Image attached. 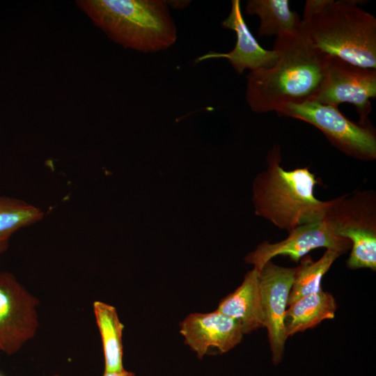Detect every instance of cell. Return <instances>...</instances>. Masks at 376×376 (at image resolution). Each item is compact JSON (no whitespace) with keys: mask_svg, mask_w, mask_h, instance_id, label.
<instances>
[{"mask_svg":"<svg viewBox=\"0 0 376 376\" xmlns=\"http://www.w3.org/2000/svg\"><path fill=\"white\" fill-rule=\"evenodd\" d=\"M274 49L275 63L247 76L246 100L257 113H277L287 104L312 100L324 77L328 55L311 43L302 28L276 36Z\"/></svg>","mask_w":376,"mask_h":376,"instance_id":"1","label":"cell"},{"mask_svg":"<svg viewBox=\"0 0 376 376\" xmlns=\"http://www.w3.org/2000/svg\"><path fill=\"white\" fill-rule=\"evenodd\" d=\"M357 0H307L301 28L327 55L376 70V18Z\"/></svg>","mask_w":376,"mask_h":376,"instance_id":"2","label":"cell"},{"mask_svg":"<svg viewBox=\"0 0 376 376\" xmlns=\"http://www.w3.org/2000/svg\"><path fill=\"white\" fill-rule=\"evenodd\" d=\"M279 145L268 152L267 166L253 185V201L258 216L288 232L295 227L324 218L331 201L314 194L318 184L308 166L285 170L281 166Z\"/></svg>","mask_w":376,"mask_h":376,"instance_id":"3","label":"cell"},{"mask_svg":"<svg viewBox=\"0 0 376 376\" xmlns=\"http://www.w3.org/2000/svg\"><path fill=\"white\" fill-rule=\"evenodd\" d=\"M77 6L113 42L143 53L165 50L177 40L166 1L79 0Z\"/></svg>","mask_w":376,"mask_h":376,"instance_id":"4","label":"cell"},{"mask_svg":"<svg viewBox=\"0 0 376 376\" xmlns=\"http://www.w3.org/2000/svg\"><path fill=\"white\" fill-rule=\"evenodd\" d=\"M325 219L334 233L351 243L350 269L376 270V196L356 191L330 200Z\"/></svg>","mask_w":376,"mask_h":376,"instance_id":"5","label":"cell"},{"mask_svg":"<svg viewBox=\"0 0 376 376\" xmlns=\"http://www.w3.org/2000/svg\"><path fill=\"white\" fill-rule=\"evenodd\" d=\"M277 114L313 125L332 146L350 157L363 161L376 159V132L373 126L352 121L338 107L307 100L287 104Z\"/></svg>","mask_w":376,"mask_h":376,"instance_id":"6","label":"cell"},{"mask_svg":"<svg viewBox=\"0 0 376 376\" xmlns=\"http://www.w3.org/2000/svg\"><path fill=\"white\" fill-rule=\"evenodd\" d=\"M375 97L376 70L328 55L320 87L312 100L336 107L342 103L352 104L359 116V123L368 125L372 109L370 100Z\"/></svg>","mask_w":376,"mask_h":376,"instance_id":"7","label":"cell"},{"mask_svg":"<svg viewBox=\"0 0 376 376\" xmlns=\"http://www.w3.org/2000/svg\"><path fill=\"white\" fill-rule=\"evenodd\" d=\"M38 305L12 273L0 272V352L12 355L36 336Z\"/></svg>","mask_w":376,"mask_h":376,"instance_id":"8","label":"cell"},{"mask_svg":"<svg viewBox=\"0 0 376 376\" xmlns=\"http://www.w3.org/2000/svg\"><path fill=\"white\" fill-rule=\"evenodd\" d=\"M296 272L297 267H281L272 260L267 262L259 270L265 327L267 331L274 364L279 363L283 358L288 337L285 315Z\"/></svg>","mask_w":376,"mask_h":376,"instance_id":"9","label":"cell"},{"mask_svg":"<svg viewBox=\"0 0 376 376\" xmlns=\"http://www.w3.org/2000/svg\"><path fill=\"white\" fill-rule=\"evenodd\" d=\"M324 247L344 253L351 248L350 242L337 236L325 218L299 225L288 231L283 240L260 244L256 250L249 253L245 261L260 270L268 261L277 256H288L297 263L309 251Z\"/></svg>","mask_w":376,"mask_h":376,"instance_id":"10","label":"cell"},{"mask_svg":"<svg viewBox=\"0 0 376 376\" xmlns=\"http://www.w3.org/2000/svg\"><path fill=\"white\" fill-rule=\"evenodd\" d=\"M180 326L185 343L199 359L210 347H216L221 353L228 352L241 342L244 335L237 320L217 310L207 313H191Z\"/></svg>","mask_w":376,"mask_h":376,"instance_id":"11","label":"cell"},{"mask_svg":"<svg viewBox=\"0 0 376 376\" xmlns=\"http://www.w3.org/2000/svg\"><path fill=\"white\" fill-rule=\"evenodd\" d=\"M221 24L236 33L234 49L227 53L209 52L197 58L195 63L210 58H224L239 74L246 69L252 71L269 68L275 63L278 58L276 52L274 49H265L258 44L244 19L239 0L232 1L230 14Z\"/></svg>","mask_w":376,"mask_h":376,"instance_id":"12","label":"cell"},{"mask_svg":"<svg viewBox=\"0 0 376 376\" xmlns=\"http://www.w3.org/2000/svg\"><path fill=\"white\" fill-rule=\"evenodd\" d=\"M217 310L237 320L244 334L265 327L259 270L253 267L249 271L242 284L221 300Z\"/></svg>","mask_w":376,"mask_h":376,"instance_id":"13","label":"cell"},{"mask_svg":"<svg viewBox=\"0 0 376 376\" xmlns=\"http://www.w3.org/2000/svg\"><path fill=\"white\" fill-rule=\"evenodd\" d=\"M288 306L284 321L288 336L313 328L324 320L334 318L336 310L333 295L322 290L304 296Z\"/></svg>","mask_w":376,"mask_h":376,"instance_id":"14","label":"cell"},{"mask_svg":"<svg viewBox=\"0 0 376 376\" xmlns=\"http://www.w3.org/2000/svg\"><path fill=\"white\" fill-rule=\"evenodd\" d=\"M246 12L260 18L258 37L292 33L301 29L299 15L290 8L288 0H249Z\"/></svg>","mask_w":376,"mask_h":376,"instance_id":"15","label":"cell"},{"mask_svg":"<svg viewBox=\"0 0 376 376\" xmlns=\"http://www.w3.org/2000/svg\"><path fill=\"white\" fill-rule=\"evenodd\" d=\"M96 323L100 333L104 357V372H120L123 365V324L120 321L116 309L113 306L101 301L93 304Z\"/></svg>","mask_w":376,"mask_h":376,"instance_id":"16","label":"cell"},{"mask_svg":"<svg viewBox=\"0 0 376 376\" xmlns=\"http://www.w3.org/2000/svg\"><path fill=\"white\" fill-rule=\"evenodd\" d=\"M43 217L40 208L21 199L0 196V255L8 249L10 239L17 230Z\"/></svg>","mask_w":376,"mask_h":376,"instance_id":"17","label":"cell"},{"mask_svg":"<svg viewBox=\"0 0 376 376\" xmlns=\"http://www.w3.org/2000/svg\"><path fill=\"white\" fill-rule=\"evenodd\" d=\"M340 255L336 251L327 249L317 261L313 260L308 256L303 257L299 266L297 267L288 306L304 296L321 291V281L323 276Z\"/></svg>","mask_w":376,"mask_h":376,"instance_id":"18","label":"cell"},{"mask_svg":"<svg viewBox=\"0 0 376 376\" xmlns=\"http://www.w3.org/2000/svg\"><path fill=\"white\" fill-rule=\"evenodd\" d=\"M169 7V6H172L174 8H183L186 7L189 3V1H166Z\"/></svg>","mask_w":376,"mask_h":376,"instance_id":"19","label":"cell"},{"mask_svg":"<svg viewBox=\"0 0 376 376\" xmlns=\"http://www.w3.org/2000/svg\"><path fill=\"white\" fill-rule=\"evenodd\" d=\"M103 376H135L134 373L125 370V369L120 372L104 373Z\"/></svg>","mask_w":376,"mask_h":376,"instance_id":"20","label":"cell"},{"mask_svg":"<svg viewBox=\"0 0 376 376\" xmlns=\"http://www.w3.org/2000/svg\"><path fill=\"white\" fill-rule=\"evenodd\" d=\"M52 376H60L59 375H54Z\"/></svg>","mask_w":376,"mask_h":376,"instance_id":"21","label":"cell"}]
</instances>
